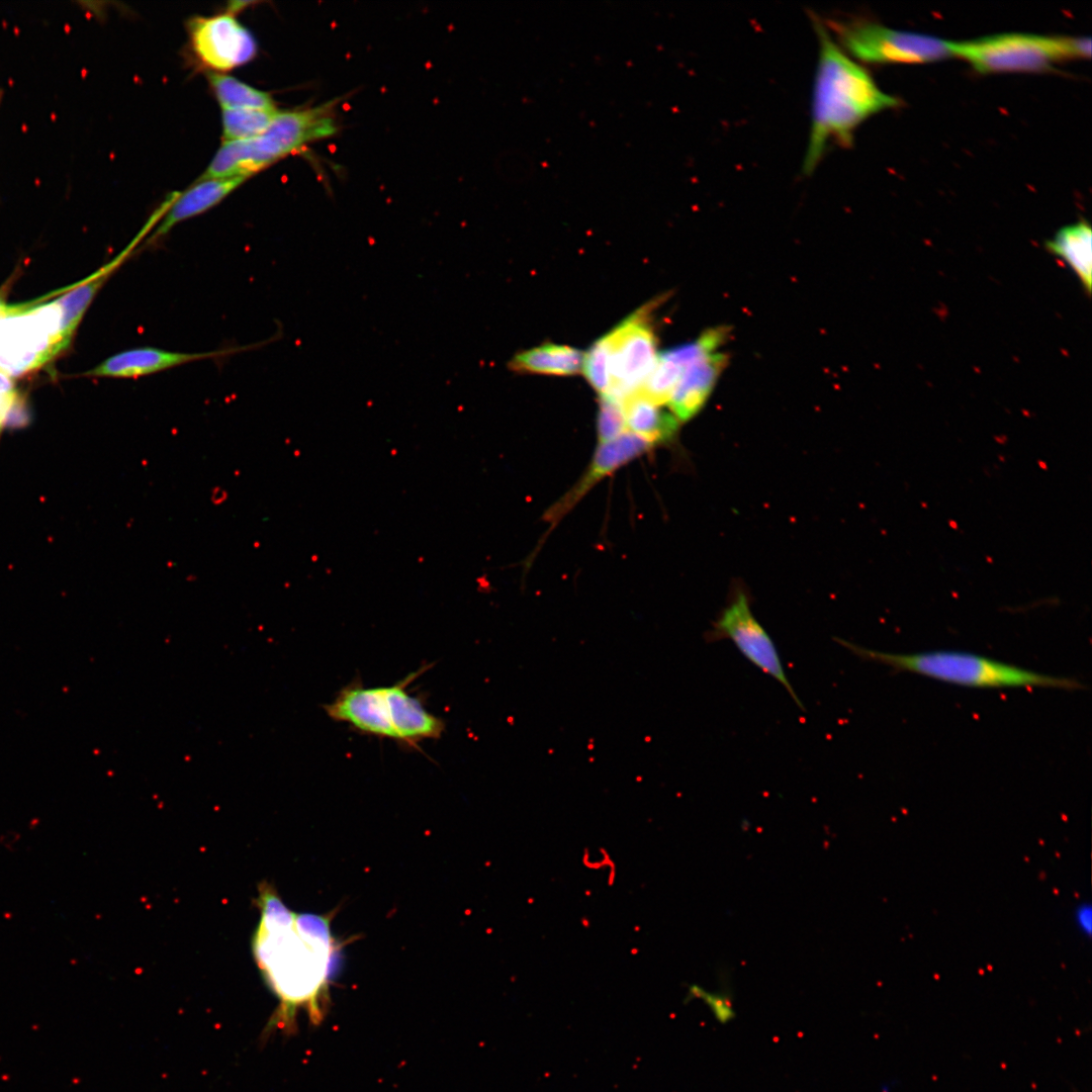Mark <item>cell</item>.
Segmentation results:
<instances>
[{"label":"cell","mask_w":1092,"mask_h":1092,"mask_svg":"<svg viewBox=\"0 0 1092 1092\" xmlns=\"http://www.w3.org/2000/svg\"><path fill=\"white\" fill-rule=\"evenodd\" d=\"M259 898L256 961L286 1007L306 1006L316 1018L335 960L330 923L320 915L289 911L268 886Z\"/></svg>","instance_id":"obj_1"},{"label":"cell","mask_w":1092,"mask_h":1092,"mask_svg":"<svg viewBox=\"0 0 1092 1092\" xmlns=\"http://www.w3.org/2000/svg\"><path fill=\"white\" fill-rule=\"evenodd\" d=\"M819 40L814 78L811 127L802 171L810 175L831 144L848 148L856 127L899 101L876 84L869 72L832 39L823 20L809 12Z\"/></svg>","instance_id":"obj_2"},{"label":"cell","mask_w":1092,"mask_h":1092,"mask_svg":"<svg viewBox=\"0 0 1092 1092\" xmlns=\"http://www.w3.org/2000/svg\"><path fill=\"white\" fill-rule=\"evenodd\" d=\"M854 655L882 663L895 670L909 671L937 680L972 688L1081 689L1074 678L1034 672L981 655L958 651H928L896 654L861 647L845 639H834Z\"/></svg>","instance_id":"obj_3"},{"label":"cell","mask_w":1092,"mask_h":1092,"mask_svg":"<svg viewBox=\"0 0 1092 1092\" xmlns=\"http://www.w3.org/2000/svg\"><path fill=\"white\" fill-rule=\"evenodd\" d=\"M953 57L968 62L983 74L1040 72L1071 59L1089 58V37L1032 33H999L976 39L951 41Z\"/></svg>","instance_id":"obj_4"},{"label":"cell","mask_w":1092,"mask_h":1092,"mask_svg":"<svg viewBox=\"0 0 1092 1092\" xmlns=\"http://www.w3.org/2000/svg\"><path fill=\"white\" fill-rule=\"evenodd\" d=\"M837 44L868 64H923L953 57L951 41L933 35L903 31L860 18L823 20Z\"/></svg>","instance_id":"obj_5"},{"label":"cell","mask_w":1092,"mask_h":1092,"mask_svg":"<svg viewBox=\"0 0 1092 1092\" xmlns=\"http://www.w3.org/2000/svg\"><path fill=\"white\" fill-rule=\"evenodd\" d=\"M68 346L55 300L39 305L4 306L0 314V371L9 376L21 375Z\"/></svg>","instance_id":"obj_6"},{"label":"cell","mask_w":1092,"mask_h":1092,"mask_svg":"<svg viewBox=\"0 0 1092 1092\" xmlns=\"http://www.w3.org/2000/svg\"><path fill=\"white\" fill-rule=\"evenodd\" d=\"M338 130L335 103L305 109L278 111L261 135L240 141L245 169L252 175L304 145L329 138Z\"/></svg>","instance_id":"obj_7"},{"label":"cell","mask_w":1092,"mask_h":1092,"mask_svg":"<svg viewBox=\"0 0 1092 1092\" xmlns=\"http://www.w3.org/2000/svg\"><path fill=\"white\" fill-rule=\"evenodd\" d=\"M652 302L640 307L607 335L611 353V386L607 394L622 401L643 386L656 358L651 325Z\"/></svg>","instance_id":"obj_8"},{"label":"cell","mask_w":1092,"mask_h":1092,"mask_svg":"<svg viewBox=\"0 0 1092 1092\" xmlns=\"http://www.w3.org/2000/svg\"><path fill=\"white\" fill-rule=\"evenodd\" d=\"M724 639L732 641L748 661L778 680L797 706L804 709L788 679L776 644L751 612L744 592L734 595L706 634V640L710 642Z\"/></svg>","instance_id":"obj_9"},{"label":"cell","mask_w":1092,"mask_h":1092,"mask_svg":"<svg viewBox=\"0 0 1092 1092\" xmlns=\"http://www.w3.org/2000/svg\"><path fill=\"white\" fill-rule=\"evenodd\" d=\"M189 32L196 56L214 70L242 66L257 54L252 33L230 14L194 17L189 22Z\"/></svg>","instance_id":"obj_10"},{"label":"cell","mask_w":1092,"mask_h":1092,"mask_svg":"<svg viewBox=\"0 0 1092 1092\" xmlns=\"http://www.w3.org/2000/svg\"><path fill=\"white\" fill-rule=\"evenodd\" d=\"M260 344L210 352L185 353L156 347H136L114 354L85 375L94 377L129 378L157 374L194 361L218 359L240 353Z\"/></svg>","instance_id":"obj_11"},{"label":"cell","mask_w":1092,"mask_h":1092,"mask_svg":"<svg viewBox=\"0 0 1092 1092\" xmlns=\"http://www.w3.org/2000/svg\"><path fill=\"white\" fill-rule=\"evenodd\" d=\"M653 447L652 443L629 431L610 442L599 444L586 471L547 512L545 520L554 526L597 482Z\"/></svg>","instance_id":"obj_12"},{"label":"cell","mask_w":1092,"mask_h":1092,"mask_svg":"<svg viewBox=\"0 0 1092 1092\" xmlns=\"http://www.w3.org/2000/svg\"><path fill=\"white\" fill-rule=\"evenodd\" d=\"M334 720L349 722L359 730L396 739L384 688L348 687L325 706Z\"/></svg>","instance_id":"obj_13"},{"label":"cell","mask_w":1092,"mask_h":1092,"mask_svg":"<svg viewBox=\"0 0 1092 1092\" xmlns=\"http://www.w3.org/2000/svg\"><path fill=\"white\" fill-rule=\"evenodd\" d=\"M725 363L726 357L716 351L682 371L666 403L678 422L691 420L702 410Z\"/></svg>","instance_id":"obj_14"},{"label":"cell","mask_w":1092,"mask_h":1092,"mask_svg":"<svg viewBox=\"0 0 1092 1092\" xmlns=\"http://www.w3.org/2000/svg\"><path fill=\"white\" fill-rule=\"evenodd\" d=\"M247 178L238 176L220 179H202L183 193H176L169 208L156 225L148 244L166 236L177 223L196 216L212 208L238 188Z\"/></svg>","instance_id":"obj_15"},{"label":"cell","mask_w":1092,"mask_h":1092,"mask_svg":"<svg viewBox=\"0 0 1092 1092\" xmlns=\"http://www.w3.org/2000/svg\"><path fill=\"white\" fill-rule=\"evenodd\" d=\"M418 673L411 674L394 686L384 688L396 739L411 744L422 739L438 738L444 730V722L425 710L418 699L405 692L406 686Z\"/></svg>","instance_id":"obj_16"},{"label":"cell","mask_w":1092,"mask_h":1092,"mask_svg":"<svg viewBox=\"0 0 1092 1092\" xmlns=\"http://www.w3.org/2000/svg\"><path fill=\"white\" fill-rule=\"evenodd\" d=\"M1092 232L1086 220L1060 229L1046 241L1045 249L1062 259L1077 275L1085 292L1090 294L1092 283Z\"/></svg>","instance_id":"obj_17"},{"label":"cell","mask_w":1092,"mask_h":1092,"mask_svg":"<svg viewBox=\"0 0 1092 1092\" xmlns=\"http://www.w3.org/2000/svg\"><path fill=\"white\" fill-rule=\"evenodd\" d=\"M626 424L632 432L650 443L661 445L669 442L677 433L678 421L662 405L649 399L641 390L624 401Z\"/></svg>","instance_id":"obj_18"},{"label":"cell","mask_w":1092,"mask_h":1092,"mask_svg":"<svg viewBox=\"0 0 1092 1092\" xmlns=\"http://www.w3.org/2000/svg\"><path fill=\"white\" fill-rule=\"evenodd\" d=\"M583 353L575 348L546 343L516 354L510 361L513 371L569 376L581 369Z\"/></svg>","instance_id":"obj_19"},{"label":"cell","mask_w":1092,"mask_h":1092,"mask_svg":"<svg viewBox=\"0 0 1092 1092\" xmlns=\"http://www.w3.org/2000/svg\"><path fill=\"white\" fill-rule=\"evenodd\" d=\"M209 83L222 110L274 109L272 97L237 78L210 74Z\"/></svg>","instance_id":"obj_20"},{"label":"cell","mask_w":1092,"mask_h":1092,"mask_svg":"<svg viewBox=\"0 0 1092 1092\" xmlns=\"http://www.w3.org/2000/svg\"><path fill=\"white\" fill-rule=\"evenodd\" d=\"M278 110L243 109L222 110V133L224 142L255 139L270 126Z\"/></svg>","instance_id":"obj_21"},{"label":"cell","mask_w":1092,"mask_h":1092,"mask_svg":"<svg viewBox=\"0 0 1092 1092\" xmlns=\"http://www.w3.org/2000/svg\"><path fill=\"white\" fill-rule=\"evenodd\" d=\"M611 353L607 335L596 341L586 353H583L581 370L600 395L607 394L611 386Z\"/></svg>","instance_id":"obj_22"},{"label":"cell","mask_w":1092,"mask_h":1092,"mask_svg":"<svg viewBox=\"0 0 1092 1092\" xmlns=\"http://www.w3.org/2000/svg\"><path fill=\"white\" fill-rule=\"evenodd\" d=\"M627 429L624 402L610 394L600 395L597 430L599 443L610 442Z\"/></svg>","instance_id":"obj_23"},{"label":"cell","mask_w":1092,"mask_h":1092,"mask_svg":"<svg viewBox=\"0 0 1092 1092\" xmlns=\"http://www.w3.org/2000/svg\"><path fill=\"white\" fill-rule=\"evenodd\" d=\"M687 999H699L710 1009L714 1017L721 1023H727L735 1017L733 1003L729 996L722 992H711L694 984L688 988Z\"/></svg>","instance_id":"obj_24"},{"label":"cell","mask_w":1092,"mask_h":1092,"mask_svg":"<svg viewBox=\"0 0 1092 1092\" xmlns=\"http://www.w3.org/2000/svg\"><path fill=\"white\" fill-rule=\"evenodd\" d=\"M1075 921L1078 928L1089 934L1092 929V910L1089 904H1081L1075 912Z\"/></svg>","instance_id":"obj_25"},{"label":"cell","mask_w":1092,"mask_h":1092,"mask_svg":"<svg viewBox=\"0 0 1092 1092\" xmlns=\"http://www.w3.org/2000/svg\"><path fill=\"white\" fill-rule=\"evenodd\" d=\"M13 405L11 407H8V408L0 407V429L5 427L6 420H7L8 416H9V413L12 410Z\"/></svg>","instance_id":"obj_26"},{"label":"cell","mask_w":1092,"mask_h":1092,"mask_svg":"<svg viewBox=\"0 0 1092 1092\" xmlns=\"http://www.w3.org/2000/svg\"><path fill=\"white\" fill-rule=\"evenodd\" d=\"M5 305H6V303L4 302V300L0 296V314L2 313L3 308H4Z\"/></svg>","instance_id":"obj_27"},{"label":"cell","mask_w":1092,"mask_h":1092,"mask_svg":"<svg viewBox=\"0 0 1092 1092\" xmlns=\"http://www.w3.org/2000/svg\"><path fill=\"white\" fill-rule=\"evenodd\" d=\"M1 99H2V91L0 90V102H1Z\"/></svg>","instance_id":"obj_28"}]
</instances>
